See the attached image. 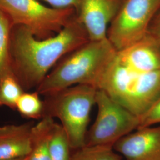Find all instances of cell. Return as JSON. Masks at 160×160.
I'll return each instance as SVG.
<instances>
[{
    "mask_svg": "<svg viewBox=\"0 0 160 160\" xmlns=\"http://www.w3.org/2000/svg\"><path fill=\"white\" fill-rule=\"evenodd\" d=\"M90 40L77 16L58 33L38 39L26 27L14 25L10 37L12 69L24 90L37 88L66 55Z\"/></svg>",
    "mask_w": 160,
    "mask_h": 160,
    "instance_id": "obj_1",
    "label": "cell"
},
{
    "mask_svg": "<svg viewBox=\"0 0 160 160\" xmlns=\"http://www.w3.org/2000/svg\"><path fill=\"white\" fill-rule=\"evenodd\" d=\"M116 53L108 38L90 40L63 57L36 88V92L47 96L78 84L97 88Z\"/></svg>",
    "mask_w": 160,
    "mask_h": 160,
    "instance_id": "obj_2",
    "label": "cell"
},
{
    "mask_svg": "<svg viewBox=\"0 0 160 160\" xmlns=\"http://www.w3.org/2000/svg\"><path fill=\"white\" fill-rule=\"evenodd\" d=\"M96 87L140 117L160 97V71L137 72L121 65L115 58Z\"/></svg>",
    "mask_w": 160,
    "mask_h": 160,
    "instance_id": "obj_3",
    "label": "cell"
},
{
    "mask_svg": "<svg viewBox=\"0 0 160 160\" xmlns=\"http://www.w3.org/2000/svg\"><path fill=\"white\" fill-rule=\"evenodd\" d=\"M97 88L78 84L45 96L43 116L57 118L66 132L71 148L86 145L92 108L96 104Z\"/></svg>",
    "mask_w": 160,
    "mask_h": 160,
    "instance_id": "obj_4",
    "label": "cell"
},
{
    "mask_svg": "<svg viewBox=\"0 0 160 160\" xmlns=\"http://www.w3.org/2000/svg\"><path fill=\"white\" fill-rule=\"evenodd\" d=\"M0 8L14 26L26 27L38 39L55 36L77 16L74 8L47 7L39 0H0Z\"/></svg>",
    "mask_w": 160,
    "mask_h": 160,
    "instance_id": "obj_5",
    "label": "cell"
},
{
    "mask_svg": "<svg viewBox=\"0 0 160 160\" xmlns=\"http://www.w3.org/2000/svg\"><path fill=\"white\" fill-rule=\"evenodd\" d=\"M96 118L87 132L86 145L113 146L139 128V118L98 89Z\"/></svg>",
    "mask_w": 160,
    "mask_h": 160,
    "instance_id": "obj_6",
    "label": "cell"
},
{
    "mask_svg": "<svg viewBox=\"0 0 160 160\" xmlns=\"http://www.w3.org/2000/svg\"><path fill=\"white\" fill-rule=\"evenodd\" d=\"M160 9V0H125L109 26L108 39L118 51L145 37Z\"/></svg>",
    "mask_w": 160,
    "mask_h": 160,
    "instance_id": "obj_7",
    "label": "cell"
},
{
    "mask_svg": "<svg viewBox=\"0 0 160 160\" xmlns=\"http://www.w3.org/2000/svg\"><path fill=\"white\" fill-rule=\"evenodd\" d=\"M125 0H81L77 17L90 40L108 38V30Z\"/></svg>",
    "mask_w": 160,
    "mask_h": 160,
    "instance_id": "obj_8",
    "label": "cell"
},
{
    "mask_svg": "<svg viewBox=\"0 0 160 160\" xmlns=\"http://www.w3.org/2000/svg\"><path fill=\"white\" fill-rule=\"evenodd\" d=\"M113 148L126 160H160V125L138 129L119 140Z\"/></svg>",
    "mask_w": 160,
    "mask_h": 160,
    "instance_id": "obj_9",
    "label": "cell"
},
{
    "mask_svg": "<svg viewBox=\"0 0 160 160\" xmlns=\"http://www.w3.org/2000/svg\"><path fill=\"white\" fill-rule=\"evenodd\" d=\"M116 59L133 71L148 73L160 71V47L147 34L141 40L117 51Z\"/></svg>",
    "mask_w": 160,
    "mask_h": 160,
    "instance_id": "obj_10",
    "label": "cell"
},
{
    "mask_svg": "<svg viewBox=\"0 0 160 160\" xmlns=\"http://www.w3.org/2000/svg\"><path fill=\"white\" fill-rule=\"evenodd\" d=\"M32 126L30 124L0 126V160H12L29 154Z\"/></svg>",
    "mask_w": 160,
    "mask_h": 160,
    "instance_id": "obj_11",
    "label": "cell"
},
{
    "mask_svg": "<svg viewBox=\"0 0 160 160\" xmlns=\"http://www.w3.org/2000/svg\"><path fill=\"white\" fill-rule=\"evenodd\" d=\"M53 118L45 116L32 128L31 149L26 156L27 160H51L49 142Z\"/></svg>",
    "mask_w": 160,
    "mask_h": 160,
    "instance_id": "obj_12",
    "label": "cell"
},
{
    "mask_svg": "<svg viewBox=\"0 0 160 160\" xmlns=\"http://www.w3.org/2000/svg\"><path fill=\"white\" fill-rule=\"evenodd\" d=\"M13 24L7 14L0 8V82L13 73L10 53V37Z\"/></svg>",
    "mask_w": 160,
    "mask_h": 160,
    "instance_id": "obj_13",
    "label": "cell"
},
{
    "mask_svg": "<svg viewBox=\"0 0 160 160\" xmlns=\"http://www.w3.org/2000/svg\"><path fill=\"white\" fill-rule=\"evenodd\" d=\"M51 160H69L71 149L67 133L60 123L55 122L49 142Z\"/></svg>",
    "mask_w": 160,
    "mask_h": 160,
    "instance_id": "obj_14",
    "label": "cell"
},
{
    "mask_svg": "<svg viewBox=\"0 0 160 160\" xmlns=\"http://www.w3.org/2000/svg\"><path fill=\"white\" fill-rule=\"evenodd\" d=\"M69 160H123L111 145H88L74 150Z\"/></svg>",
    "mask_w": 160,
    "mask_h": 160,
    "instance_id": "obj_15",
    "label": "cell"
},
{
    "mask_svg": "<svg viewBox=\"0 0 160 160\" xmlns=\"http://www.w3.org/2000/svg\"><path fill=\"white\" fill-rule=\"evenodd\" d=\"M24 92L14 73L7 75L0 82V106L16 109L17 101Z\"/></svg>",
    "mask_w": 160,
    "mask_h": 160,
    "instance_id": "obj_16",
    "label": "cell"
},
{
    "mask_svg": "<svg viewBox=\"0 0 160 160\" xmlns=\"http://www.w3.org/2000/svg\"><path fill=\"white\" fill-rule=\"evenodd\" d=\"M38 92H24L18 98L16 104L18 112L29 119H42L43 116L44 103Z\"/></svg>",
    "mask_w": 160,
    "mask_h": 160,
    "instance_id": "obj_17",
    "label": "cell"
},
{
    "mask_svg": "<svg viewBox=\"0 0 160 160\" xmlns=\"http://www.w3.org/2000/svg\"><path fill=\"white\" fill-rule=\"evenodd\" d=\"M139 118V125L138 129L160 125V97Z\"/></svg>",
    "mask_w": 160,
    "mask_h": 160,
    "instance_id": "obj_18",
    "label": "cell"
},
{
    "mask_svg": "<svg viewBox=\"0 0 160 160\" xmlns=\"http://www.w3.org/2000/svg\"><path fill=\"white\" fill-rule=\"evenodd\" d=\"M49 4L51 7L57 8H74L77 12L81 0H39Z\"/></svg>",
    "mask_w": 160,
    "mask_h": 160,
    "instance_id": "obj_19",
    "label": "cell"
},
{
    "mask_svg": "<svg viewBox=\"0 0 160 160\" xmlns=\"http://www.w3.org/2000/svg\"><path fill=\"white\" fill-rule=\"evenodd\" d=\"M147 34L151 37L160 47V9L151 24Z\"/></svg>",
    "mask_w": 160,
    "mask_h": 160,
    "instance_id": "obj_20",
    "label": "cell"
},
{
    "mask_svg": "<svg viewBox=\"0 0 160 160\" xmlns=\"http://www.w3.org/2000/svg\"><path fill=\"white\" fill-rule=\"evenodd\" d=\"M27 160L26 159V156L24 157H21V158H14V159H12V160Z\"/></svg>",
    "mask_w": 160,
    "mask_h": 160,
    "instance_id": "obj_21",
    "label": "cell"
}]
</instances>
